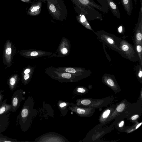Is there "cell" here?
<instances>
[{"label": "cell", "instance_id": "cell-11", "mask_svg": "<svg viewBox=\"0 0 142 142\" xmlns=\"http://www.w3.org/2000/svg\"><path fill=\"white\" fill-rule=\"evenodd\" d=\"M103 81L105 84L113 88L117 87L115 77L113 75L105 74L102 77Z\"/></svg>", "mask_w": 142, "mask_h": 142}, {"label": "cell", "instance_id": "cell-24", "mask_svg": "<svg viewBox=\"0 0 142 142\" xmlns=\"http://www.w3.org/2000/svg\"><path fill=\"white\" fill-rule=\"evenodd\" d=\"M61 77L63 78L70 79L71 78V75L69 73H64L61 75Z\"/></svg>", "mask_w": 142, "mask_h": 142}, {"label": "cell", "instance_id": "cell-34", "mask_svg": "<svg viewBox=\"0 0 142 142\" xmlns=\"http://www.w3.org/2000/svg\"><path fill=\"white\" fill-rule=\"evenodd\" d=\"M142 124V122H141V123H140L139 124H138V125L136 126V129H137L138 128H139L140 127V126Z\"/></svg>", "mask_w": 142, "mask_h": 142}, {"label": "cell", "instance_id": "cell-4", "mask_svg": "<svg viewBox=\"0 0 142 142\" xmlns=\"http://www.w3.org/2000/svg\"><path fill=\"white\" fill-rule=\"evenodd\" d=\"M119 48L120 54L123 57L131 61L136 62L138 56L135 49L132 45L126 40L121 39Z\"/></svg>", "mask_w": 142, "mask_h": 142}, {"label": "cell", "instance_id": "cell-29", "mask_svg": "<svg viewBox=\"0 0 142 142\" xmlns=\"http://www.w3.org/2000/svg\"><path fill=\"white\" fill-rule=\"evenodd\" d=\"M139 117V116L138 115H136L133 116L131 117V119L133 120H136Z\"/></svg>", "mask_w": 142, "mask_h": 142}, {"label": "cell", "instance_id": "cell-33", "mask_svg": "<svg viewBox=\"0 0 142 142\" xmlns=\"http://www.w3.org/2000/svg\"><path fill=\"white\" fill-rule=\"evenodd\" d=\"M140 3H141V7L140 8V10L142 11V0H140Z\"/></svg>", "mask_w": 142, "mask_h": 142}, {"label": "cell", "instance_id": "cell-15", "mask_svg": "<svg viewBox=\"0 0 142 142\" xmlns=\"http://www.w3.org/2000/svg\"><path fill=\"white\" fill-rule=\"evenodd\" d=\"M122 4L127 14L130 16L132 13L133 10L132 0H121Z\"/></svg>", "mask_w": 142, "mask_h": 142}, {"label": "cell", "instance_id": "cell-2", "mask_svg": "<svg viewBox=\"0 0 142 142\" xmlns=\"http://www.w3.org/2000/svg\"><path fill=\"white\" fill-rule=\"evenodd\" d=\"M49 13L56 20L62 21L67 17L68 11L63 0H46Z\"/></svg>", "mask_w": 142, "mask_h": 142}, {"label": "cell", "instance_id": "cell-21", "mask_svg": "<svg viewBox=\"0 0 142 142\" xmlns=\"http://www.w3.org/2000/svg\"><path fill=\"white\" fill-rule=\"evenodd\" d=\"M111 112V110L109 109H107L105 110L102 114V118L104 120L106 119L109 117Z\"/></svg>", "mask_w": 142, "mask_h": 142}, {"label": "cell", "instance_id": "cell-1", "mask_svg": "<svg viewBox=\"0 0 142 142\" xmlns=\"http://www.w3.org/2000/svg\"><path fill=\"white\" fill-rule=\"evenodd\" d=\"M34 99L29 96L24 102L20 114L17 116L18 122L23 132L27 131L30 127L33 119L37 115V110L34 109Z\"/></svg>", "mask_w": 142, "mask_h": 142}, {"label": "cell", "instance_id": "cell-37", "mask_svg": "<svg viewBox=\"0 0 142 142\" xmlns=\"http://www.w3.org/2000/svg\"><path fill=\"white\" fill-rule=\"evenodd\" d=\"M29 0H27V1H29Z\"/></svg>", "mask_w": 142, "mask_h": 142}, {"label": "cell", "instance_id": "cell-12", "mask_svg": "<svg viewBox=\"0 0 142 142\" xmlns=\"http://www.w3.org/2000/svg\"><path fill=\"white\" fill-rule=\"evenodd\" d=\"M42 2L38 1L33 3L29 11L30 15L33 16H37L39 15L41 10Z\"/></svg>", "mask_w": 142, "mask_h": 142}, {"label": "cell", "instance_id": "cell-13", "mask_svg": "<svg viewBox=\"0 0 142 142\" xmlns=\"http://www.w3.org/2000/svg\"><path fill=\"white\" fill-rule=\"evenodd\" d=\"M80 11V13H78V15L76 16V18L77 21L87 29L91 30L95 33L93 30L90 24L88 22L86 17L83 12Z\"/></svg>", "mask_w": 142, "mask_h": 142}, {"label": "cell", "instance_id": "cell-16", "mask_svg": "<svg viewBox=\"0 0 142 142\" xmlns=\"http://www.w3.org/2000/svg\"><path fill=\"white\" fill-rule=\"evenodd\" d=\"M18 80L17 78L12 77L10 79L8 82L10 90L13 91L16 88Z\"/></svg>", "mask_w": 142, "mask_h": 142}, {"label": "cell", "instance_id": "cell-28", "mask_svg": "<svg viewBox=\"0 0 142 142\" xmlns=\"http://www.w3.org/2000/svg\"><path fill=\"white\" fill-rule=\"evenodd\" d=\"M61 52L62 54L64 55V54H66L68 53V50L67 49L64 48L61 50Z\"/></svg>", "mask_w": 142, "mask_h": 142}, {"label": "cell", "instance_id": "cell-17", "mask_svg": "<svg viewBox=\"0 0 142 142\" xmlns=\"http://www.w3.org/2000/svg\"><path fill=\"white\" fill-rule=\"evenodd\" d=\"M135 49L137 53L138 57L139 59L140 64L142 66V45L135 44Z\"/></svg>", "mask_w": 142, "mask_h": 142}, {"label": "cell", "instance_id": "cell-36", "mask_svg": "<svg viewBox=\"0 0 142 142\" xmlns=\"http://www.w3.org/2000/svg\"><path fill=\"white\" fill-rule=\"evenodd\" d=\"M135 4L136 5L137 4V0H134Z\"/></svg>", "mask_w": 142, "mask_h": 142}, {"label": "cell", "instance_id": "cell-9", "mask_svg": "<svg viewBox=\"0 0 142 142\" xmlns=\"http://www.w3.org/2000/svg\"><path fill=\"white\" fill-rule=\"evenodd\" d=\"M76 104L72 102H69L59 100L58 101L57 106L59 111L61 112V115L62 116H65L67 114L69 109V106H74Z\"/></svg>", "mask_w": 142, "mask_h": 142}, {"label": "cell", "instance_id": "cell-8", "mask_svg": "<svg viewBox=\"0 0 142 142\" xmlns=\"http://www.w3.org/2000/svg\"><path fill=\"white\" fill-rule=\"evenodd\" d=\"M135 44L142 45V11L140 10L137 23L135 24L134 31Z\"/></svg>", "mask_w": 142, "mask_h": 142}, {"label": "cell", "instance_id": "cell-30", "mask_svg": "<svg viewBox=\"0 0 142 142\" xmlns=\"http://www.w3.org/2000/svg\"><path fill=\"white\" fill-rule=\"evenodd\" d=\"M38 53L36 51H33L31 52V56H36L38 55Z\"/></svg>", "mask_w": 142, "mask_h": 142}, {"label": "cell", "instance_id": "cell-7", "mask_svg": "<svg viewBox=\"0 0 142 142\" xmlns=\"http://www.w3.org/2000/svg\"><path fill=\"white\" fill-rule=\"evenodd\" d=\"M24 94V91L22 89H18L14 93L11 98L12 112L16 111L20 107L22 102L25 99Z\"/></svg>", "mask_w": 142, "mask_h": 142}, {"label": "cell", "instance_id": "cell-10", "mask_svg": "<svg viewBox=\"0 0 142 142\" xmlns=\"http://www.w3.org/2000/svg\"><path fill=\"white\" fill-rule=\"evenodd\" d=\"M107 4L109 10L117 18L120 19V14L119 10L116 3L114 0H105Z\"/></svg>", "mask_w": 142, "mask_h": 142}, {"label": "cell", "instance_id": "cell-32", "mask_svg": "<svg viewBox=\"0 0 142 142\" xmlns=\"http://www.w3.org/2000/svg\"><path fill=\"white\" fill-rule=\"evenodd\" d=\"M30 71V70L29 69H26L25 71H24V73L25 74H28L29 73Z\"/></svg>", "mask_w": 142, "mask_h": 142}, {"label": "cell", "instance_id": "cell-31", "mask_svg": "<svg viewBox=\"0 0 142 142\" xmlns=\"http://www.w3.org/2000/svg\"><path fill=\"white\" fill-rule=\"evenodd\" d=\"M124 121H122L119 124V127H123V126L124 125Z\"/></svg>", "mask_w": 142, "mask_h": 142}, {"label": "cell", "instance_id": "cell-23", "mask_svg": "<svg viewBox=\"0 0 142 142\" xmlns=\"http://www.w3.org/2000/svg\"><path fill=\"white\" fill-rule=\"evenodd\" d=\"M125 28L123 25L121 24L117 28V31L120 34H122L124 33Z\"/></svg>", "mask_w": 142, "mask_h": 142}, {"label": "cell", "instance_id": "cell-20", "mask_svg": "<svg viewBox=\"0 0 142 142\" xmlns=\"http://www.w3.org/2000/svg\"><path fill=\"white\" fill-rule=\"evenodd\" d=\"M96 0L101 5L100 6L108 11V6L105 0Z\"/></svg>", "mask_w": 142, "mask_h": 142}, {"label": "cell", "instance_id": "cell-5", "mask_svg": "<svg viewBox=\"0 0 142 142\" xmlns=\"http://www.w3.org/2000/svg\"><path fill=\"white\" fill-rule=\"evenodd\" d=\"M35 142H69L61 135L56 132H49L35 138Z\"/></svg>", "mask_w": 142, "mask_h": 142}, {"label": "cell", "instance_id": "cell-19", "mask_svg": "<svg viewBox=\"0 0 142 142\" xmlns=\"http://www.w3.org/2000/svg\"><path fill=\"white\" fill-rule=\"evenodd\" d=\"M142 66L140 64L136 67V73L138 78L142 79Z\"/></svg>", "mask_w": 142, "mask_h": 142}, {"label": "cell", "instance_id": "cell-22", "mask_svg": "<svg viewBox=\"0 0 142 142\" xmlns=\"http://www.w3.org/2000/svg\"><path fill=\"white\" fill-rule=\"evenodd\" d=\"M125 104H124V103H122V104L119 105L117 106L116 108V110L117 112H121L123 111L124 109H125Z\"/></svg>", "mask_w": 142, "mask_h": 142}, {"label": "cell", "instance_id": "cell-26", "mask_svg": "<svg viewBox=\"0 0 142 142\" xmlns=\"http://www.w3.org/2000/svg\"><path fill=\"white\" fill-rule=\"evenodd\" d=\"M67 72L70 73H76V70L73 68H66L65 70Z\"/></svg>", "mask_w": 142, "mask_h": 142}, {"label": "cell", "instance_id": "cell-27", "mask_svg": "<svg viewBox=\"0 0 142 142\" xmlns=\"http://www.w3.org/2000/svg\"><path fill=\"white\" fill-rule=\"evenodd\" d=\"M12 50L11 48L9 47L6 49V52L7 55H10L11 53Z\"/></svg>", "mask_w": 142, "mask_h": 142}, {"label": "cell", "instance_id": "cell-25", "mask_svg": "<svg viewBox=\"0 0 142 142\" xmlns=\"http://www.w3.org/2000/svg\"><path fill=\"white\" fill-rule=\"evenodd\" d=\"M4 91L1 90L0 91V107L1 106L3 102V99L4 98V95L3 94Z\"/></svg>", "mask_w": 142, "mask_h": 142}, {"label": "cell", "instance_id": "cell-6", "mask_svg": "<svg viewBox=\"0 0 142 142\" xmlns=\"http://www.w3.org/2000/svg\"><path fill=\"white\" fill-rule=\"evenodd\" d=\"M76 7L79 9L82 6H91L104 13H107L108 11L95 2L94 0H70Z\"/></svg>", "mask_w": 142, "mask_h": 142}, {"label": "cell", "instance_id": "cell-35", "mask_svg": "<svg viewBox=\"0 0 142 142\" xmlns=\"http://www.w3.org/2000/svg\"><path fill=\"white\" fill-rule=\"evenodd\" d=\"M36 0L41 1L44 3H45V2H46V0Z\"/></svg>", "mask_w": 142, "mask_h": 142}, {"label": "cell", "instance_id": "cell-18", "mask_svg": "<svg viewBox=\"0 0 142 142\" xmlns=\"http://www.w3.org/2000/svg\"><path fill=\"white\" fill-rule=\"evenodd\" d=\"M86 92V90L84 88L81 87H77L74 89L73 92L74 94L75 95H79L85 93Z\"/></svg>", "mask_w": 142, "mask_h": 142}, {"label": "cell", "instance_id": "cell-3", "mask_svg": "<svg viewBox=\"0 0 142 142\" xmlns=\"http://www.w3.org/2000/svg\"><path fill=\"white\" fill-rule=\"evenodd\" d=\"M98 38L103 44L106 45L112 50L119 53L121 51L119 48L121 39L115 36L114 35L101 30L95 33Z\"/></svg>", "mask_w": 142, "mask_h": 142}, {"label": "cell", "instance_id": "cell-14", "mask_svg": "<svg viewBox=\"0 0 142 142\" xmlns=\"http://www.w3.org/2000/svg\"><path fill=\"white\" fill-rule=\"evenodd\" d=\"M7 101V99H5L0 107V116L6 115L11 111L12 105L6 104Z\"/></svg>", "mask_w": 142, "mask_h": 142}]
</instances>
